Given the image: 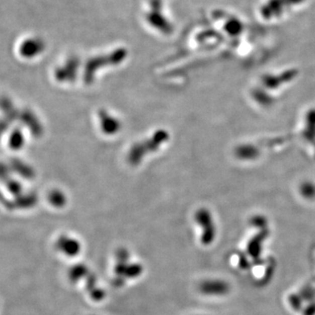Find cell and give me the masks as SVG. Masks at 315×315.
<instances>
[{"instance_id": "cell-13", "label": "cell", "mask_w": 315, "mask_h": 315, "mask_svg": "<svg viewBox=\"0 0 315 315\" xmlns=\"http://www.w3.org/2000/svg\"><path fill=\"white\" fill-rule=\"evenodd\" d=\"M97 287V278L94 274H89L87 276V281H86V289L88 292H90L93 289Z\"/></svg>"}, {"instance_id": "cell-6", "label": "cell", "mask_w": 315, "mask_h": 315, "mask_svg": "<svg viewBox=\"0 0 315 315\" xmlns=\"http://www.w3.org/2000/svg\"><path fill=\"white\" fill-rule=\"evenodd\" d=\"M199 289L205 295L221 296L228 292V285L219 279H211L202 282Z\"/></svg>"}, {"instance_id": "cell-1", "label": "cell", "mask_w": 315, "mask_h": 315, "mask_svg": "<svg viewBox=\"0 0 315 315\" xmlns=\"http://www.w3.org/2000/svg\"><path fill=\"white\" fill-rule=\"evenodd\" d=\"M169 139V133L164 130L156 131L151 138L134 144L128 154V161L132 166L140 163L146 155L157 151Z\"/></svg>"}, {"instance_id": "cell-8", "label": "cell", "mask_w": 315, "mask_h": 315, "mask_svg": "<svg viewBox=\"0 0 315 315\" xmlns=\"http://www.w3.org/2000/svg\"><path fill=\"white\" fill-rule=\"evenodd\" d=\"M90 272L86 265L77 264V265H73L69 269L67 276L71 283H76V282L80 281L82 278H87Z\"/></svg>"}, {"instance_id": "cell-3", "label": "cell", "mask_w": 315, "mask_h": 315, "mask_svg": "<svg viewBox=\"0 0 315 315\" xmlns=\"http://www.w3.org/2000/svg\"><path fill=\"white\" fill-rule=\"evenodd\" d=\"M195 220L203 228V234L201 235V242L205 245L211 244L215 238V228L212 222L211 216L205 209H201L195 215Z\"/></svg>"}, {"instance_id": "cell-9", "label": "cell", "mask_w": 315, "mask_h": 315, "mask_svg": "<svg viewBox=\"0 0 315 315\" xmlns=\"http://www.w3.org/2000/svg\"><path fill=\"white\" fill-rule=\"evenodd\" d=\"M143 266L140 264H130L128 263L127 265L124 267V273H123V278L130 279V278H136L139 277L143 272Z\"/></svg>"}, {"instance_id": "cell-2", "label": "cell", "mask_w": 315, "mask_h": 315, "mask_svg": "<svg viewBox=\"0 0 315 315\" xmlns=\"http://www.w3.org/2000/svg\"><path fill=\"white\" fill-rule=\"evenodd\" d=\"M125 57L124 51L118 50L115 52L114 54L106 55L104 57H97L91 59L88 61L86 67H85V74H84V80L87 84L93 83L95 79V74L101 67H107L110 65H116L121 62Z\"/></svg>"}, {"instance_id": "cell-12", "label": "cell", "mask_w": 315, "mask_h": 315, "mask_svg": "<svg viewBox=\"0 0 315 315\" xmlns=\"http://www.w3.org/2000/svg\"><path fill=\"white\" fill-rule=\"evenodd\" d=\"M89 293H90L91 298L95 301H101V300H103L105 298V292H104V290L99 288L98 286L96 288L93 289Z\"/></svg>"}, {"instance_id": "cell-7", "label": "cell", "mask_w": 315, "mask_h": 315, "mask_svg": "<svg viewBox=\"0 0 315 315\" xmlns=\"http://www.w3.org/2000/svg\"><path fill=\"white\" fill-rule=\"evenodd\" d=\"M78 60L70 59L67 61L66 66L61 67L58 71L57 77L61 82H72L74 80L75 75L77 74Z\"/></svg>"}, {"instance_id": "cell-10", "label": "cell", "mask_w": 315, "mask_h": 315, "mask_svg": "<svg viewBox=\"0 0 315 315\" xmlns=\"http://www.w3.org/2000/svg\"><path fill=\"white\" fill-rule=\"evenodd\" d=\"M51 202L57 208H61L66 204L67 198L63 193L60 191H54L52 193L50 197Z\"/></svg>"}, {"instance_id": "cell-5", "label": "cell", "mask_w": 315, "mask_h": 315, "mask_svg": "<svg viewBox=\"0 0 315 315\" xmlns=\"http://www.w3.org/2000/svg\"><path fill=\"white\" fill-rule=\"evenodd\" d=\"M56 247L61 253L67 257H75L81 252L82 245L80 242L75 238H70L67 235H61L58 239Z\"/></svg>"}, {"instance_id": "cell-11", "label": "cell", "mask_w": 315, "mask_h": 315, "mask_svg": "<svg viewBox=\"0 0 315 315\" xmlns=\"http://www.w3.org/2000/svg\"><path fill=\"white\" fill-rule=\"evenodd\" d=\"M116 258L117 262L119 263H128L130 259V253L126 249L120 248L116 253Z\"/></svg>"}, {"instance_id": "cell-4", "label": "cell", "mask_w": 315, "mask_h": 315, "mask_svg": "<svg viewBox=\"0 0 315 315\" xmlns=\"http://www.w3.org/2000/svg\"><path fill=\"white\" fill-rule=\"evenodd\" d=\"M99 122H100L101 130L103 131L104 134L114 135L120 131V120L113 115H111L109 111H100Z\"/></svg>"}]
</instances>
